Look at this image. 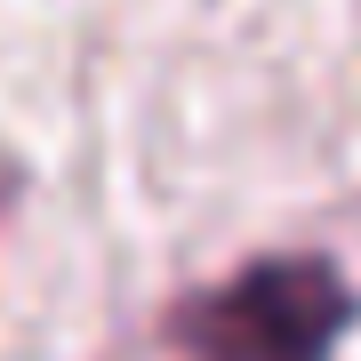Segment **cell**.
Here are the masks:
<instances>
[{
  "mask_svg": "<svg viewBox=\"0 0 361 361\" xmlns=\"http://www.w3.org/2000/svg\"><path fill=\"white\" fill-rule=\"evenodd\" d=\"M353 322L361 297L345 273L313 249H281V257H249L217 289L177 297L169 345L177 361H337Z\"/></svg>",
  "mask_w": 361,
  "mask_h": 361,
  "instance_id": "6da1fadb",
  "label": "cell"
},
{
  "mask_svg": "<svg viewBox=\"0 0 361 361\" xmlns=\"http://www.w3.org/2000/svg\"><path fill=\"white\" fill-rule=\"evenodd\" d=\"M0 201H8V185H0Z\"/></svg>",
  "mask_w": 361,
  "mask_h": 361,
  "instance_id": "7a4b0ae2",
  "label": "cell"
}]
</instances>
